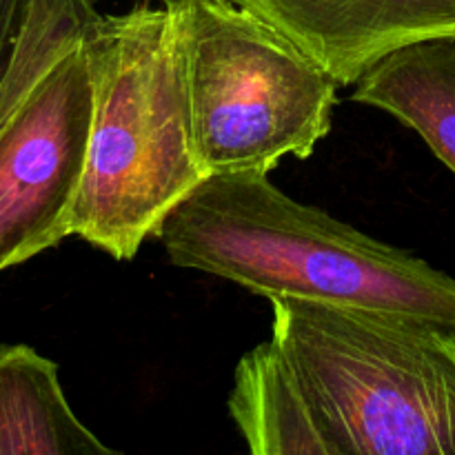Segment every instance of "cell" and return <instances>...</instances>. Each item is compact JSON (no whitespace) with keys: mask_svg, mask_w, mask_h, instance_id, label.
I'll use <instances>...</instances> for the list:
<instances>
[{"mask_svg":"<svg viewBox=\"0 0 455 455\" xmlns=\"http://www.w3.org/2000/svg\"><path fill=\"white\" fill-rule=\"evenodd\" d=\"M315 58L340 87L387 53L455 40V0H235Z\"/></svg>","mask_w":455,"mask_h":455,"instance_id":"obj_6","label":"cell"},{"mask_svg":"<svg viewBox=\"0 0 455 455\" xmlns=\"http://www.w3.org/2000/svg\"><path fill=\"white\" fill-rule=\"evenodd\" d=\"M227 404L253 455H336L323 413L271 338L240 358Z\"/></svg>","mask_w":455,"mask_h":455,"instance_id":"obj_7","label":"cell"},{"mask_svg":"<svg viewBox=\"0 0 455 455\" xmlns=\"http://www.w3.org/2000/svg\"><path fill=\"white\" fill-rule=\"evenodd\" d=\"M160 7H167V9H182L187 7V4H194V3H200V0H158Z\"/></svg>","mask_w":455,"mask_h":455,"instance_id":"obj_11","label":"cell"},{"mask_svg":"<svg viewBox=\"0 0 455 455\" xmlns=\"http://www.w3.org/2000/svg\"><path fill=\"white\" fill-rule=\"evenodd\" d=\"M271 340L336 455H455V324L275 298Z\"/></svg>","mask_w":455,"mask_h":455,"instance_id":"obj_3","label":"cell"},{"mask_svg":"<svg viewBox=\"0 0 455 455\" xmlns=\"http://www.w3.org/2000/svg\"><path fill=\"white\" fill-rule=\"evenodd\" d=\"M173 12L204 176L269 173L287 156L309 158L331 129L338 80L235 0H200Z\"/></svg>","mask_w":455,"mask_h":455,"instance_id":"obj_4","label":"cell"},{"mask_svg":"<svg viewBox=\"0 0 455 455\" xmlns=\"http://www.w3.org/2000/svg\"><path fill=\"white\" fill-rule=\"evenodd\" d=\"M22 13H25V0H0V80L16 49Z\"/></svg>","mask_w":455,"mask_h":455,"instance_id":"obj_10","label":"cell"},{"mask_svg":"<svg viewBox=\"0 0 455 455\" xmlns=\"http://www.w3.org/2000/svg\"><path fill=\"white\" fill-rule=\"evenodd\" d=\"M98 16L92 0H25L0 80V271L74 235L93 123L83 38Z\"/></svg>","mask_w":455,"mask_h":455,"instance_id":"obj_5","label":"cell"},{"mask_svg":"<svg viewBox=\"0 0 455 455\" xmlns=\"http://www.w3.org/2000/svg\"><path fill=\"white\" fill-rule=\"evenodd\" d=\"M93 123L71 234L132 260L204 180L191 136L178 13L138 4L83 38Z\"/></svg>","mask_w":455,"mask_h":455,"instance_id":"obj_2","label":"cell"},{"mask_svg":"<svg viewBox=\"0 0 455 455\" xmlns=\"http://www.w3.org/2000/svg\"><path fill=\"white\" fill-rule=\"evenodd\" d=\"M176 267L256 296L395 311L455 324V278L302 204L269 173L209 176L156 231Z\"/></svg>","mask_w":455,"mask_h":455,"instance_id":"obj_1","label":"cell"},{"mask_svg":"<svg viewBox=\"0 0 455 455\" xmlns=\"http://www.w3.org/2000/svg\"><path fill=\"white\" fill-rule=\"evenodd\" d=\"M351 100L387 111L420 133L455 173V40H427L387 53L360 76Z\"/></svg>","mask_w":455,"mask_h":455,"instance_id":"obj_9","label":"cell"},{"mask_svg":"<svg viewBox=\"0 0 455 455\" xmlns=\"http://www.w3.org/2000/svg\"><path fill=\"white\" fill-rule=\"evenodd\" d=\"M78 420L58 364L27 345L0 347V455H118Z\"/></svg>","mask_w":455,"mask_h":455,"instance_id":"obj_8","label":"cell"}]
</instances>
